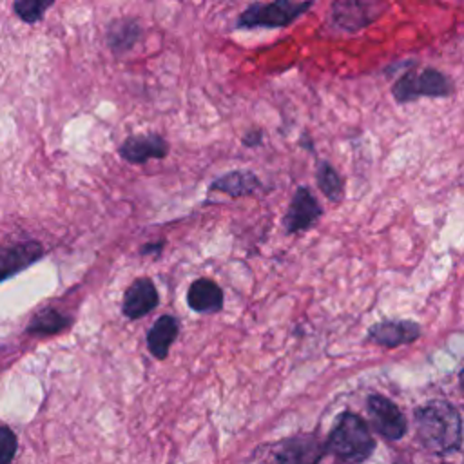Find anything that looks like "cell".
<instances>
[{
	"label": "cell",
	"mask_w": 464,
	"mask_h": 464,
	"mask_svg": "<svg viewBox=\"0 0 464 464\" xmlns=\"http://www.w3.org/2000/svg\"><path fill=\"white\" fill-rule=\"evenodd\" d=\"M324 453L321 439L314 433H303L286 439L276 451L277 464H317Z\"/></svg>",
	"instance_id": "obj_9"
},
{
	"label": "cell",
	"mask_w": 464,
	"mask_h": 464,
	"mask_svg": "<svg viewBox=\"0 0 464 464\" xmlns=\"http://www.w3.org/2000/svg\"><path fill=\"white\" fill-rule=\"evenodd\" d=\"M158 290L149 277H138L123 295V315L129 319H140L158 306Z\"/></svg>",
	"instance_id": "obj_13"
},
{
	"label": "cell",
	"mask_w": 464,
	"mask_h": 464,
	"mask_svg": "<svg viewBox=\"0 0 464 464\" xmlns=\"http://www.w3.org/2000/svg\"><path fill=\"white\" fill-rule=\"evenodd\" d=\"M143 27L134 16H120L109 22L105 40L114 56H123L141 40Z\"/></svg>",
	"instance_id": "obj_11"
},
{
	"label": "cell",
	"mask_w": 464,
	"mask_h": 464,
	"mask_svg": "<svg viewBox=\"0 0 464 464\" xmlns=\"http://www.w3.org/2000/svg\"><path fill=\"white\" fill-rule=\"evenodd\" d=\"M315 179L319 185V190L334 203L343 199L344 194V181L337 169L328 163L326 160H319L315 165Z\"/></svg>",
	"instance_id": "obj_18"
},
{
	"label": "cell",
	"mask_w": 464,
	"mask_h": 464,
	"mask_svg": "<svg viewBox=\"0 0 464 464\" xmlns=\"http://www.w3.org/2000/svg\"><path fill=\"white\" fill-rule=\"evenodd\" d=\"M420 442L433 453L446 455L460 448L462 420L459 410L446 401H430L415 411Z\"/></svg>",
	"instance_id": "obj_1"
},
{
	"label": "cell",
	"mask_w": 464,
	"mask_h": 464,
	"mask_svg": "<svg viewBox=\"0 0 464 464\" xmlns=\"http://www.w3.org/2000/svg\"><path fill=\"white\" fill-rule=\"evenodd\" d=\"M187 303L194 312L199 314L219 312L223 306V292L212 279L199 277L188 286Z\"/></svg>",
	"instance_id": "obj_14"
},
{
	"label": "cell",
	"mask_w": 464,
	"mask_h": 464,
	"mask_svg": "<svg viewBox=\"0 0 464 464\" xmlns=\"http://www.w3.org/2000/svg\"><path fill=\"white\" fill-rule=\"evenodd\" d=\"M42 256H44V248L34 239L14 243V245H2L0 246V281L22 272Z\"/></svg>",
	"instance_id": "obj_10"
},
{
	"label": "cell",
	"mask_w": 464,
	"mask_h": 464,
	"mask_svg": "<svg viewBox=\"0 0 464 464\" xmlns=\"http://www.w3.org/2000/svg\"><path fill=\"white\" fill-rule=\"evenodd\" d=\"M314 0L252 2L236 18V29H283L310 11Z\"/></svg>",
	"instance_id": "obj_3"
},
{
	"label": "cell",
	"mask_w": 464,
	"mask_h": 464,
	"mask_svg": "<svg viewBox=\"0 0 464 464\" xmlns=\"http://www.w3.org/2000/svg\"><path fill=\"white\" fill-rule=\"evenodd\" d=\"M420 335V326L415 321H406V319H392V321H381L370 326L368 337L388 348H395L406 343H413Z\"/></svg>",
	"instance_id": "obj_12"
},
{
	"label": "cell",
	"mask_w": 464,
	"mask_h": 464,
	"mask_svg": "<svg viewBox=\"0 0 464 464\" xmlns=\"http://www.w3.org/2000/svg\"><path fill=\"white\" fill-rule=\"evenodd\" d=\"M178 337V319L172 315H161L156 319L147 334V346L156 359H165L172 343Z\"/></svg>",
	"instance_id": "obj_16"
},
{
	"label": "cell",
	"mask_w": 464,
	"mask_h": 464,
	"mask_svg": "<svg viewBox=\"0 0 464 464\" xmlns=\"http://www.w3.org/2000/svg\"><path fill=\"white\" fill-rule=\"evenodd\" d=\"M261 187V181L257 179V176L252 172V170H246V169H236V170H230L219 178H216L208 190H218V192H223L227 196H232V198H241V196H250L254 194L256 190H259Z\"/></svg>",
	"instance_id": "obj_15"
},
{
	"label": "cell",
	"mask_w": 464,
	"mask_h": 464,
	"mask_svg": "<svg viewBox=\"0 0 464 464\" xmlns=\"http://www.w3.org/2000/svg\"><path fill=\"white\" fill-rule=\"evenodd\" d=\"M56 0H14L13 11L25 24H36L44 18L49 7H53Z\"/></svg>",
	"instance_id": "obj_19"
},
{
	"label": "cell",
	"mask_w": 464,
	"mask_h": 464,
	"mask_svg": "<svg viewBox=\"0 0 464 464\" xmlns=\"http://www.w3.org/2000/svg\"><path fill=\"white\" fill-rule=\"evenodd\" d=\"M18 448L16 435L11 428L0 426V464H11Z\"/></svg>",
	"instance_id": "obj_20"
},
{
	"label": "cell",
	"mask_w": 464,
	"mask_h": 464,
	"mask_svg": "<svg viewBox=\"0 0 464 464\" xmlns=\"http://www.w3.org/2000/svg\"><path fill=\"white\" fill-rule=\"evenodd\" d=\"M71 323H72V319L63 315L62 312H58L54 308H44L31 317L25 332L33 334V335H54V334L65 330Z\"/></svg>",
	"instance_id": "obj_17"
},
{
	"label": "cell",
	"mask_w": 464,
	"mask_h": 464,
	"mask_svg": "<svg viewBox=\"0 0 464 464\" xmlns=\"http://www.w3.org/2000/svg\"><path fill=\"white\" fill-rule=\"evenodd\" d=\"M453 92V80L435 67L406 69L392 85V96L397 103H411L419 98H448Z\"/></svg>",
	"instance_id": "obj_4"
},
{
	"label": "cell",
	"mask_w": 464,
	"mask_h": 464,
	"mask_svg": "<svg viewBox=\"0 0 464 464\" xmlns=\"http://www.w3.org/2000/svg\"><path fill=\"white\" fill-rule=\"evenodd\" d=\"M118 154L127 163L141 165L149 160H163L169 154V143L158 132L130 134L118 147Z\"/></svg>",
	"instance_id": "obj_7"
},
{
	"label": "cell",
	"mask_w": 464,
	"mask_h": 464,
	"mask_svg": "<svg viewBox=\"0 0 464 464\" xmlns=\"http://www.w3.org/2000/svg\"><path fill=\"white\" fill-rule=\"evenodd\" d=\"M368 413L373 428L388 440H399L404 437L408 424L401 410L393 401L384 395H370Z\"/></svg>",
	"instance_id": "obj_6"
},
{
	"label": "cell",
	"mask_w": 464,
	"mask_h": 464,
	"mask_svg": "<svg viewBox=\"0 0 464 464\" xmlns=\"http://www.w3.org/2000/svg\"><path fill=\"white\" fill-rule=\"evenodd\" d=\"M388 9V0H332L330 22L344 33L372 25Z\"/></svg>",
	"instance_id": "obj_5"
},
{
	"label": "cell",
	"mask_w": 464,
	"mask_h": 464,
	"mask_svg": "<svg viewBox=\"0 0 464 464\" xmlns=\"http://www.w3.org/2000/svg\"><path fill=\"white\" fill-rule=\"evenodd\" d=\"M321 214H323V208L317 203L315 196L310 192L308 187L301 185L295 188V192L290 199V205H288L283 223H285L286 232L294 234V232L310 228L321 218Z\"/></svg>",
	"instance_id": "obj_8"
},
{
	"label": "cell",
	"mask_w": 464,
	"mask_h": 464,
	"mask_svg": "<svg viewBox=\"0 0 464 464\" xmlns=\"http://www.w3.org/2000/svg\"><path fill=\"white\" fill-rule=\"evenodd\" d=\"M326 450L350 464H359L373 453L375 440L359 415L344 411L326 440Z\"/></svg>",
	"instance_id": "obj_2"
},
{
	"label": "cell",
	"mask_w": 464,
	"mask_h": 464,
	"mask_svg": "<svg viewBox=\"0 0 464 464\" xmlns=\"http://www.w3.org/2000/svg\"><path fill=\"white\" fill-rule=\"evenodd\" d=\"M261 141H263V130H261L259 127H252V129L246 130V132L243 134V138H241V143H243L245 147H250V149L259 147Z\"/></svg>",
	"instance_id": "obj_21"
}]
</instances>
